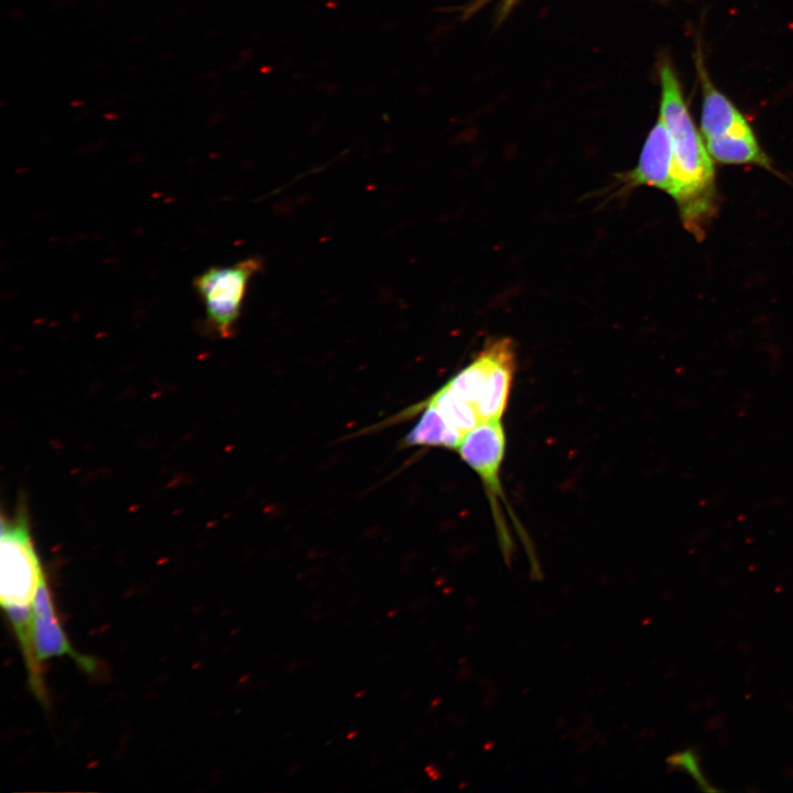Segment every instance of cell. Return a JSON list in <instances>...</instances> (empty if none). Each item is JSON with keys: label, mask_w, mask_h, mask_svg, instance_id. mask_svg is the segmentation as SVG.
I'll return each instance as SVG.
<instances>
[{"label": "cell", "mask_w": 793, "mask_h": 793, "mask_svg": "<svg viewBox=\"0 0 793 793\" xmlns=\"http://www.w3.org/2000/svg\"><path fill=\"white\" fill-rule=\"evenodd\" d=\"M0 601L6 612L32 610L41 584L46 579L24 510L1 520Z\"/></svg>", "instance_id": "277c9868"}, {"label": "cell", "mask_w": 793, "mask_h": 793, "mask_svg": "<svg viewBox=\"0 0 793 793\" xmlns=\"http://www.w3.org/2000/svg\"><path fill=\"white\" fill-rule=\"evenodd\" d=\"M399 748V752H403L404 750H406V742H402Z\"/></svg>", "instance_id": "d6986e66"}, {"label": "cell", "mask_w": 793, "mask_h": 793, "mask_svg": "<svg viewBox=\"0 0 793 793\" xmlns=\"http://www.w3.org/2000/svg\"><path fill=\"white\" fill-rule=\"evenodd\" d=\"M515 363L512 339H492L443 388L470 404L481 423L501 420L509 402Z\"/></svg>", "instance_id": "3957f363"}, {"label": "cell", "mask_w": 793, "mask_h": 793, "mask_svg": "<svg viewBox=\"0 0 793 793\" xmlns=\"http://www.w3.org/2000/svg\"><path fill=\"white\" fill-rule=\"evenodd\" d=\"M412 693H413V691H411V689L408 691V692H404V693L402 694V698H408L409 695H411Z\"/></svg>", "instance_id": "ffe728a7"}, {"label": "cell", "mask_w": 793, "mask_h": 793, "mask_svg": "<svg viewBox=\"0 0 793 793\" xmlns=\"http://www.w3.org/2000/svg\"><path fill=\"white\" fill-rule=\"evenodd\" d=\"M297 666H301V662H292L286 665L285 671L293 672Z\"/></svg>", "instance_id": "9a60e30c"}, {"label": "cell", "mask_w": 793, "mask_h": 793, "mask_svg": "<svg viewBox=\"0 0 793 793\" xmlns=\"http://www.w3.org/2000/svg\"><path fill=\"white\" fill-rule=\"evenodd\" d=\"M706 148L710 156L719 163L752 164L778 174L770 157L760 146L754 132L709 139L706 140Z\"/></svg>", "instance_id": "30bf717a"}, {"label": "cell", "mask_w": 793, "mask_h": 793, "mask_svg": "<svg viewBox=\"0 0 793 793\" xmlns=\"http://www.w3.org/2000/svg\"><path fill=\"white\" fill-rule=\"evenodd\" d=\"M660 115L672 148L671 196L676 202L686 230L698 240L706 235L718 209L711 156L698 132L681 80L667 55L658 63Z\"/></svg>", "instance_id": "6da1fadb"}, {"label": "cell", "mask_w": 793, "mask_h": 793, "mask_svg": "<svg viewBox=\"0 0 793 793\" xmlns=\"http://www.w3.org/2000/svg\"><path fill=\"white\" fill-rule=\"evenodd\" d=\"M619 180L622 189L645 185L672 194V148L660 118L645 138L636 167L619 175Z\"/></svg>", "instance_id": "52a82bcc"}, {"label": "cell", "mask_w": 793, "mask_h": 793, "mask_svg": "<svg viewBox=\"0 0 793 793\" xmlns=\"http://www.w3.org/2000/svg\"><path fill=\"white\" fill-rule=\"evenodd\" d=\"M261 264L259 258L251 257L229 267H211L194 279L206 321L221 338L233 334L248 284Z\"/></svg>", "instance_id": "5b68a950"}, {"label": "cell", "mask_w": 793, "mask_h": 793, "mask_svg": "<svg viewBox=\"0 0 793 793\" xmlns=\"http://www.w3.org/2000/svg\"><path fill=\"white\" fill-rule=\"evenodd\" d=\"M424 401L435 405L445 419L464 435L481 423L476 410L470 404L443 387Z\"/></svg>", "instance_id": "8fae6325"}, {"label": "cell", "mask_w": 793, "mask_h": 793, "mask_svg": "<svg viewBox=\"0 0 793 793\" xmlns=\"http://www.w3.org/2000/svg\"><path fill=\"white\" fill-rule=\"evenodd\" d=\"M398 611H399V610L394 608V609L388 611L387 616H388V617H392V616H394L395 613H398Z\"/></svg>", "instance_id": "ac0fdd59"}, {"label": "cell", "mask_w": 793, "mask_h": 793, "mask_svg": "<svg viewBox=\"0 0 793 793\" xmlns=\"http://www.w3.org/2000/svg\"><path fill=\"white\" fill-rule=\"evenodd\" d=\"M412 413L422 411L416 424L404 437L405 446H435L457 449L464 434L452 425L441 411L425 401L414 405Z\"/></svg>", "instance_id": "9c48e42d"}, {"label": "cell", "mask_w": 793, "mask_h": 793, "mask_svg": "<svg viewBox=\"0 0 793 793\" xmlns=\"http://www.w3.org/2000/svg\"><path fill=\"white\" fill-rule=\"evenodd\" d=\"M460 458L479 476L493 514L497 536L507 564L511 563L513 542L503 511L512 518L524 550L529 556L531 576L542 578V571L534 547L524 529L510 509L500 479L506 452V433L501 420L484 422L467 432L457 447Z\"/></svg>", "instance_id": "7a4b0ae2"}, {"label": "cell", "mask_w": 793, "mask_h": 793, "mask_svg": "<svg viewBox=\"0 0 793 793\" xmlns=\"http://www.w3.org/2000/svg\"><path fill=\"white\" fill-rule=\"evenodd\" d=\"M696 70L702 90L700 133L705 140L753 132L748 119L710 80L702 51L698 48Z\"/></svg>", "instance_id": "ba28073f"}, {"label": "cell", "mask_w": 793, "mask_h": 793, "mask_svg": "<svg viewBox=\"0 0 793 793\" xmlns=\"http://www.w3.org/2000/svg\"><path fill=\"white\" fill-rule=\"evenodd\" d=\"M667 765L671 769H677L686 772L698 785V787L706 792L717 791L704 775L699 757L696 749L686 748L681 751L672 753L666 759Z\"/></svg>", "instance_id": "7c38bea8"}, {"label": "cell", "mask_w": 793, "mask_h": 793, "mask_svg": "<svg viewBox=\"0 0 793 793\" xmlns=\"http://www.w3.org/2000/svg\"><path fill=\"white\" fill-rule=\"evenodd\" d=\"M491 1H493V0H475V1H472L469 6H467L464 9V17H470L471 14H474L475 12H477L478 10H480L482 7L487 6ZM520 0H500V3L498 6V14H497L498 22H502L509 15V13L512 11L514 6Z\"/></svg>", "instance_id": "4fadbf2b"}, {"label": "cell", "mask_w": 793, "mask_h": 793, "mask_svg": "<svg viewBox=\"0 0 793 793\" xmlns=\"http://www.w3.org/2000/svg\"><path fill=\"white\" fill-rule=\"evenodd\" d=\"M365 693H366L365 689L358 691V692L355 694V698H360V697H362V696L365 695Z\"/></svg>", "instance_id": "e0dca14e"}, {"label": "cell", "mask_w": 793, "mask_h": 793, "mask_svg": "<svg viewBox=\"0 0 793 793\" xmlns=\"http://www.w3.org/2000/svg\"><path fill=\"white\" fill-rule=\"evenodd\" d=\"M31 648L33 670L29 675L35 696L46 698L42 676V662L56 656H72L85 670H94L95 662L78 654L69 643L56 613L46 579L37 589L32 607Z\"/></svg>", "instance_id": "8992f818"}, {"label": "cell", "mask_w": 793, "mask_h": 793, "mask_svg": "<svg viewBox=\"0 0 793 793\" xmlns=\"http://www.w3.org/2000/svg\"><path fill=\"white\" fill-rule=\"evenodd\" d=\"M357 735H358V730H352L347 734L346 738L350 740V739L355 738Z\"/></svg>", "instance_id": "2e32d148"}, {"label": "cell", "mask_w": 793, "mask_h": 793, "mask_svg": "<svg viewBox=\"0 0 793 793\" xmlns=\"http://www.w3.org/2000/svg\"><path fill=\"white\" fill-rule=\"evenodd\" d=\"M300 768H301V765L298 763L292 764L287 770V774L289 775L295 774L300 770Z\"/></svg>", "instance_id": "5bb4252c"}, {"label": "cell", "mask_w": 793, "mask_h": 793, "mask_svg": "<svg viewBox=\"0 0 793 793\" xmlns=\"http://www.w3.org/2000/svg\"><path fill=\"white\" fill-rule=\"evenodd\" d=\"M660 1L665 2V1H669V0H660Z\"/></svg>", "instance_id": "44dd1931"}]
</instances>
